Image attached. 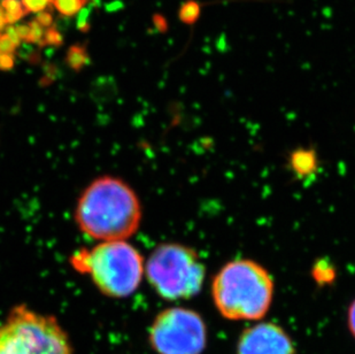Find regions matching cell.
<instances>
[{
    "label": "cell",
    "instance_id": "cell-1",
    "mask_svg": "<svg viewBox=\"0 0 355 354\" xmlns=\"http://www.w3.org/2000/svg\"><path fill=\"white\" fill-rule=\"evenodd\" d=\"M141 221L139 198L118 177L92 180L75 208V222L80 230L96 241H125L138 230Z\"/></svg>",
    "mask_w": 355,
    "mask_h": 354
},
{
    "label": "cell",
    "instance_id": "cell-2",
    "mask_svg": "<svg viewBox=\"0 0 355 354\" xmlns=\"http://www.w3.org/2000/svg\"><path fill=\"white\" fill-rule=\"evenodd\" d=\"M211 297L218 313L227 320H261L274 298L272 275L255 261L236 259L215 275Z\"/></svg>",
    "mask_w": 355,
    "mask_h": 354
},
{
    "label": "cell",
    "instance_id": "cell-3",
    "mask_svg": "<svg viewBox=\"0 0 355 354\" xmlns=\"http://www.w3.org/2000/svg\"><path fill=\"white\" fill-rule=\"evenodd\" d=\"M71 267L89 275L106 297L127 298L141 285L144 259L125 241L101 242L92 248H82L71 255Z\"/></svg>",
    "mask_w": 355,
    "mask_h": 354
},
{
    "label": "cell",
    "instance_id": "cell-4",
    "mask_svg": "<svg viewBox=\"0 0 355 354\" xmlns=\"http://www.w3.org/2000/svg\"><path fill=\"white\" fill-rule=\"evenodd\" d=\"M0 354H74V351L57 319L26 305H17L0 323Z\"/></svg>",
    "mask_w": 355,
    "mask_h": 354
},
{
    "label": "cell",
    "instance_id": "cell-5",
    "mask_svg": "<svg viewBox=\"0 0 355 354\" xmlns=\"http://www.w3.org/2000/svg\"><path fill=\"white\" fill-rule=\"evenodd\" d=\"M145 274L162 299L182 301L199 294L206 269L193 248L166 243L159 245L148 257Z\"/></svg>",
    "mask_w": 355,
    "mask_h": 354
},
{
    "label": "cell",
    "instance_id": "cell-6",
    "mask_svg": "<svg viewBox=\"0 0 355 354\" xmlns=\"http://www.w3.org/2000/svg\"><path fill=\"white\" fill-rule=\"evenodd\" d=\"M207 338L202 317L185 307L161 311L148 331V342L157 354H202Z\"/></svg>",
    "mask_w": 355,
    "mask_h": 354
},
{
    "label": "cell",
    "instance_id": "cell-7",
    "mask_svg": "<svg viewBox=\"0 0 355 354\" xmlns=\"http://www.w3.org/2000/svg\"><path fill=\"white\" fill-rule=\"evenodd\" d=\"M237 354H295V345L285 329L274 322L246 328L237 341Z\"/></svg>",
    "mask_w": 355,
    "mask_h": 354
},
{
    "label": "cell",
    "instance_id": "cell-8",
    "mask_svg": "<svg viewBox=\"0 0 355 354\" xmlns=\"http://www.w3.org/2000/svg\"><path fill=\"white\" fill-rule=\"evenodd\" d=\"M66 64L71 71L80 73L84 67L90 64V56L87 53V49L83 44H74L68 49L66 53Z\"/></svg>",
    "mask_w": 355,
    "mask_h": 354
},
{
    "label": "cell",
    "instance_id": "cell-9",
    "mask_svg": "<svg viewBox=\"0 0 355 354\" xmlns=\"http://www.w3.org/2000/svg\"><path fill=\"white\" fill-rule=\"evenodd\" d=\"M91 3V0H53L54 7L58 12L67 17H74Z\"/></svg>",
    "mask_w": 355,
    "mask_h": 354
},
{
    "label": "cell",
    "instance_id": "cell-10",
    "mask_svg": "<svg viewBox=\"0 0 355 354\" xmlns=\"http://www.w3.org/2000/svg\"><path fill=\"white\" fill-rule=\"evenodd\" d=\"M0 6L3 7V12H5L7 24H15L28 14L20 0H3Z\"/></svg>",
    "mask_w": 355,
    "mask_h": 354
},
{
    "label": "cell",
    "instance_id": "cell-11",
    "mask_svg": "<svg viewBox=\"0 0 355 354\" xmlns=\"http://www.w3.org/2000/svg\"><path fill=\"white\" fill-rule=\"evenodd\" d=\"M199 13H200L199 3L190 0V1L183 3L181 8L178 10V17L183 24H195L196 21L198 20Z\"/></svg>",
    "mask_w": 355,
    "mask_h": 354
},
{
    "label": "cell",
    "instance_id": "cell-12",
    "mask_svg": "<svg viewBox=\"0 0 355 354\" xmlns=\"http://www.w3.org/2000/svg\"><path fill=\"white\" fill-rule=\"evenodd\" d=\"M21 3L27 13L38 14L52 6L53 0H21Z\"/></svg>",
    "mask_w": 355,
    "mask_h": 354
},
{
    "label": "cell",
    "instance_id": "cell-13",
    "mask_svg": "<svg viewBox=\"0 0 355 354\" xmlns=\"http://www.w3.org/2000/svg\"><path fill=\"white\" fill-rule=\"evenodd\" d=\"M94 3H89L87 7H84L83 10H80L78 15V21H76V27L80 33H89L91 29L90 17L91 10H92Z\"/></svg>",
    "mask_w": 355,
    "mask_h": 354
},
{
    "label": "cell",
    "instance_id": "cell-14",
    "mask_svg": "<svg viewBox=\"0 0 355 354\" xmlns=\"http://www.w3.org/2000/svg\"><path fill=\"white\" fill-rule=\"evenodd\" d=\"M28 24L31 28V37L28 43L37 44L38 47H43L44 36H45L44 28L36 20L31 21Z\"/></svg>",
    "mask_w": 355,
    "mask_h": 354
},
{
    "label": "cell",
    "instance_id": "cell-15",
    "mask_svg": "<svg viewBox=\"0 0 355 354\" xmlns=\"http://www.w3.org/2000/svg\"><path fill=\"white\" fill-rule=\"evenodd\" d=\"M64 44V37L58 31L57 28L51 27L45 31L44 36L43 47L51 45V47H61Z\"/></svg>",
    "mask_w": 355,
    "mask_h": 354
},
{
    "label": "cell",
    "instance_id": "cell-16",
    "mask_svg": "<svg viewBox=\"0 0 355 354\" xmlns=\"http://www.w3.org/2000/svg\"><path fill=\"white\" fill-rule=\"evenodd\" d=\"M313 161L314 159L312 158V154L307 153V152H302V153L293 155V166H295V171H298L302 174L304 171H306V165L309 169L312 168Z\"/></svg>",
    "mask_w": 355,
    "mask_h": 354
},
{
    "label": "cell",
    "instance_id": "cell-17",
    "mask_svg": "<svg viewBox=\"0 0 355 354\" xmlns=\"http://www.w3.org/2000/svg\"><path fill=\"white\" fill-rule=\"evenodd\" d=\"M57 77L58 68L53 64L47 62V64L44 65L43 76H42V80H40V85L42 87H47V85L53 83V81Z\"/></svg>",
    "mask_w": 355,
    "mask_h": 354
},
{
    "label": "cell",
    "instance_id": "cell-18",
    "mask_svg": "<svg viewBox=\"0 0 355 354\" xmlns=\"http://www.w3.org/2000/svg\"><path fill=\"white\" fill-rule=\"evenodd\" d=\"M17 52V47L12 43V40L6 34H0V53L14 56Z\"/></svg>",
    "mask_w": 355,
    "mask_h": 354
},
{
    "label": "cell",
    "instance_id": "cell-19",
    "mask_svg": "<svg viewBox=\"0 0 355 354\" xmlns=\"http://www.w3.org/2000/svg\"><path fill=\"white\" fill-rule=\"evenodd\" d=\"M347 328H349V334L355 341V299L349 304L347 310Z\"/></svg>",
    "mask_w": 355,
    "mask_h": 354
},
{
    "label": "cell",
    "instance_id": "cell-20",
    "mask_svg": "<svg viewBox=\"0 0 355 354\" xmlns=\"http://www.w3.org/2000/svg\"><path fill=\"white\" fill-rule=\"evenodd\" d=\"M14 65H15V59H14V56H10V54L0 53V71H12V69L14 68Z\"/></svg>",
    "mask_w": 355,
    "mask_h": 354
},
{
    "label": "cell",
    "instance_id": "cell-21",
    "mask_svg": "<svg viewBox=\"0 0 355 354\" xmlns=\"http://www.w3.org/2000/svg\"><path fill=\"white\" fill-rule=\"evenodd\" d=\"M35 20L37 21L38 24L43 28H51L53 24V15L51 14V12L44 10V12L37 14Z\"/></svg>",
    "mask_w": 355,
    "mask_h": 354
},
{
    "label": "cell",
    "instance_id": "cell-22",
    "mask_svg": "<svg viewBox=\"0 0 355 354\" xmlns=\"http://www.w3.org/2000/svg\"><path fill=\"white\" fill-rule=\"evenodd\" d=\"M14 28H15L17 35L20 37V40H24L26 43H28L29 42V37H31L29 24H17V26H14Z\"/></svg>",
    "mask_w": 355,
    "mask_h": 354
},
{
    "label": "cell",
    "instance_id": "cell-23",
    "mask_svg": "<svg viewBox=\"0 0 355 354\" xmlns=\"http://www.w3.org/2000/svg\"><path fill=\"white\" fill-rule=\"evenodd\" d=\"M6 33L5 34L7 35V37L12 40V43L15 45V47H19L21 45V40L19 35H17V31H15V28L14 26H10V27L6 28Z\"/></svg>",
    "mask_w": 355,
    "mask_h": 354
},
{
    "label": "cell",
    "instance_id": "cell-24",
    "mask_svg": "<svg viewBox=\"0 0 355 354\" xmlns=\"http://www.w3.org/2000/svg\"><path fill=\"white\" fill-rule=\"evenodd\" d=\"M153 20H155V26H157L161 31H164L167 29V24H166V21H164V17H160V15H155V17H153Z\"/></svg>",
    "mask_w": 355,
    "mask_h": 354
},
{
    "label": "cell",
    "instance_id": "cell-25",
    "mask_svg": "<svg viewBox=\"0 0 355 354\" xmlns=\"http://www.w3.org/2000/svg\"><path fill=\"white\" fill-rule=\"evenodd\" d=\"M6 17H5V12H3V7L0 6V31H3L6 27Z\"/></svg>",
    "mask_w": 355,
    "mask_h": 354
}]
</instances>
